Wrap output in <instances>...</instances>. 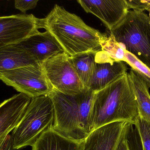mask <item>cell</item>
I'll list each match as a JSON object with an SVG mask.
<instances>
[{"label":"cell","instance_id":"2","mask_svg":"<svg viewBox=\"0 0 150 150\" xmlns=\"http://www.w3.org/2000/svg\"><path fill=\"white\" fill-rule=\"evenodd\" d=\"M139 117L137 100L127 72L94 92L91 114L93 131L113 122L134 124Z\"/></svg>","mask_w":150,"mask_h":150},{"label":"cell","instance_id":"11","mask_svg":"<svg viewBox=\"0 0 150 150\" xmlns=\"http://www.w3.org/2000/svg\"><path fill=\"white\" fill-rule=\"evenodd\" d=\"M129 123L113 122L93 130L82 142L81 150H116Z\"/></svg>","mask_w":150,"mask_h":150},{"label":"cell","instance_id":"9","mask_svg":"<svg viewBox=\"0 0 150 150\" xmlns=\"http://www.w3.org/2000/svg\"><path fill=\"white\" fill-rule=\"evenodd\" d=\"M127 68L124 62L113 60L104 51L98 52L95 64L88 89L99 91L127 72Z\"/></svg>","mask_w":150,"mask_h":150},{"label":"cell","instance_id":"13","mask_svg":"<svg viewBox=\"0 0 150 150\" xmlns=\"http://www.w3.org/2000/svg\"><path fill=\"white\" fill-rule=\"evenodd\" d=\"M17 44L41 63L65 53L57 40L47 31L38 32Z\"/></svg>","mask_w":150,"mask_h":150},{"label":"cell","instance_id":"18","mask_svg":"<svg viewBox=\"0 0 150 150\" xmlns=\"http://www.w3.org/2000/svg\"><path fill=\"white\" fill-rule=\"evenodd\" d=\"M102 50L108 54L113 60L125 62L126 50L115 40L111 34L108 37L102 46Z\"/></svg>","mask_w":150,"mask_h":150},{"label":"cell","instance_id":"20","mask_svg":"<svg viewBox=\"0 0 150 150\" xmlns=\"http://www.w3.org/2000/svg\"><path fill=\"white\" fill-rule=\"evenodd\" d=\"M135 124L139 131L144 150H150V123L139 117Z\"/></svg>","mask_w":150,"mask_h":150},{"label":"cell","instance_id":"14","mask_svg":"<svg viewBox=\"0 0 150 150\" xmlns=\"http://www.w3.org/2000/svg\"><path fill=\"white\" fill-rule=\"evenodd\" d=\"M39 63L17 44L0 48V72L12 70Z\"/></svg>","mask_w":150,"mask_h":150},{"label":"cell","instance_id":"17","mask_svg":"<svg viewBox=\"0 0 150 150\" xmlns=\"http://www.w3.org/2000/svg\"><path fill=\"white\" fill-rule=\"evenodd\" d=\"M97 53L88 52L69 56V60L86 89H88L93 73Z\"/></svg>","mask_w":150,"mask_h":150},{"label":"cell","instance_id":"23","mask_svg":"<svg viewBox=\"0 0 150 150\" xmlns=\"http://www.w3.org/2000/svg\"><path fill=\"white\" fill-rule=\"evenodd\" d=\"M0 150H12L11 135H8L0 142Z\"/></svg>","mask_w":150,"mask_h":150},{"label":"cell","instance_id":"24","mask_svg":"<svg viewBox=\"0 0 150 150\" xmlns=\"http://www.w3.org/2000/svg\"><path fill=\"white\" fill-rule=\"evenodd\" d=\"M116 150H129L127 140L125 138V136L119 144Z\"/></svg>","mask_w":150,"mask_h":150},{"label":"cell","instance_id":"22","mask_svg":"<svg viewBox=\"0 0 150 150\" xmlns=\"http://www.w3.org/2000/svg\"><path fill=\"white\" fill-rule=\"evenodd\" d=\"M129 10H150V1H126Z\"/></svg>","mask_w":150,"mask_h":150},{"label":"cell","instance_id":"4","mask_svg":"<svg viewBox=\"0 0 150 150\" xmlns=\"http://www.w3.org/2000/svg\"><path fill=\"white\" fill-rule=\"evenodd\" d=\"M110 31L126 51L150 69V18L144 11L129 10Z\"/></svg>","mask_w":150,"mask_h":150},{"label":"cell","instance_id":"7","mask_svg":"<svg viewBox=\"0 0 150 150\" xmlns=\"http://www.w3.org/2000/svg\"><path fill=\"white\" fill-rule=\"evenodd\" d=\"M45 74L54 90L71 96L79 95L86 89L78 76L69 56L65 53L42 63Z\"/></svg>","mask_w":150,"mask_h":150},{"label":"cell","instance_id":"8","mask_svg":"<svg viewBox=\"0 0 150 150\" xmlns=\"http://www.w3.org/2000/svg\"><path fill=\"white\" fill-rule=\"evenodd\" d=\"M41 28L42 18L33 14L0 16V48L19 43Z\"/></svg>","mask_w":150,"mask_h":150},{"label":"cell","instance_id":"19","mask_svg":"<svg viewBox=\"0 0 150 150\" xmlns=\"http://www.w3.org/2000/svg\"><path fill=\"white\" fill-rule=\"evenodd\" d=\"M125 62L137 72L150 88V69L139 60L134 55L127 51L125 53Z\"/></svg>","mask_w":150,"mask_h":150},{"label":"cell","instance_id":"12","mask_svg":"<svg viewBox=\"0 0 150 150\" xmlns=\"http://www.w3.org/2000/svg\"><path fill=\"white\" fill-rule=\"evenodd\" d=\"M31 99L19 93L0 104V142L18 125Z\"/></svg>","mask_w":150,"mask_h":150},{"label":"cell","instance_id":"15","mask_svg":"<svg viewBox=\"0 0 150 150\" xmlns=\"http://www.w3.org/2000/svg\"><path fill=\"white\" fill-rule=\"evenodd\" d=\"M82 143L63 136L51 127L40 135L32 147V150H81Z\"/></svg>","mask_w":150,"mask_h":150},{"label":"cell","instance_id":"6","mask_svg":"<svg viewBox=\"0 0 150 150\" xmlns=\"http://www.w3.org/2000/svg\"><path fill=\"white\" fill-rule=\"evenodd\" d=\"M0 80L31 98L48 95L54 90L40 63L0 72Z\"/></svg>","mask_w":150,"mask_h":150},{"label":"cell","instance_id":"3","mask_svg":"<svg viewBox=\"0 0 150 150\" xmlns=\"http://www.w3.org/2000/svg\"><path fill=\"white\" fill-rule=\"evenodd\" d=\"M47 96L54 107L52 128L72 141L83 142L93 132L91 114L94 92L86 89L81 94L71 96L54 90Z\"/></svg>","mask_w":150,"mask_h":150},{"label":"cell","instance_id":"10","mask_svg":"<svg viewBox=\"0 0 150 150\" xmlns=\"http://www.w3.org/2000/svg\"><path fill=\"white\" fill-rule=\"evenodd\" d=\"M87 13L98 18L111 31L119 23L129 10L126 0H78Z\"/></svg>","mask_w":150,"mask_h":150},{"label":"cell","instance_id":"21","mask_svg":"<svg viewBox=\"0 0 150 150\" xmlns=\"http://www.w3.org/2000/svg\"><path fill=\"white\" fill-rule=\"evenodd\" d=\"M38 0H16L15 1V7L23 13H26L29 10L36 8Z\"/></svg>","mask_w":150,"mask_h":150},{"label":"cell","instance_id":"25","mask_svg":"<svg viewBox=\"0 0 150 150\" xmlns=\"http://www.w3.org/2000/svg\"><path fill=\"white\" fill-rule=\"evenodd\" d=\"M149 12H150V14H149V17L150 18V10L149 11Z\"/></svg>","mask_w":150,"mask_h":150},{"label":"cell","instance_id":"1","mask_svg":"<svg viewBox=\"0 0 150 150\" xmlns=\"http://www.w3.org/2000/svg\"><path fill=\"white\" fill-rule=\"evenodd\" d=\"M43 28L49 32L69 56L98 52L107 40L106 34L86 25L78 16L55 4L45 18Z\"/></svg>","mask_w":150,"mask_h":150},{"label":"cell","instance_id":"5","mask_svg":"<svg viewBox=\"0 0 150 150\" xmlns=\"http://www.w3.org/2000/svg\"><path fill=\"white\" fill-rule=\"evenodd\" d=\"M54 121V107L49 96L32 98L23 116L11 135L12 149L32 146Z\"/></svg>","mask_w":150,"mask_h":150},{"label":"cell","instance_id":"16","mask_svg":"<svg viewBox=\"0 0 150 150\" xmlns=\"http://www.w3.org/2000/svg\"><path fill=\"white\" fill-rule=\"evenodd\" d=\"M128 75L137 100L139 117L150 123V95L149 87L141 76L132 69L128 73Z\"/></svg>","mask_w":150,"mask_h":150}]
</instances>
